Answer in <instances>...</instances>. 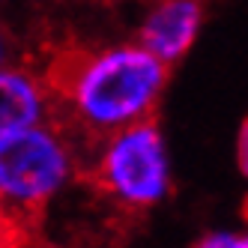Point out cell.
Listing matches in <instances>:
<instances>
[{
	"mask_svg": "<svg viewBox=\"0 0 248 248\" xmlns=\"http://www.w3.org/2000/svg\"><path fill=\"white\" fill-rule=\"evenodd\" d=\"M12 57V42H9V33L3 27V21H0V63H9Z\"/></svg>",
	"mask_w": 248,
	"mask_h": 248,
	"instance_id": "cell-8",
	"label": "cell"
},
{
	"mask_svg": "<svg viewBox=\"0 0 248 248\" xmlns=\"http://www.w3.org/2000/svg\"><path fill=\"white\" fill-rule=\"evenodd\" d=\"M206 24V0H150L140 15L138 42L168 66L183 63Z\"/></svg>",
	"mask_w": 248,
	"mask_h": 248,
	"instance_id": "cell-4",
	"label": "cell"
},
{
	"mask_svg": "<svg viewBox=\"0 0 248 248\" xmlns=\"http://www.w3.org/2000/svg\"><path fill=\"white\" fill-rule=\"evenodd\" d=\"M54 87L24 66L0 63V138L51 120Z\"/></svg>",
	"mask_w": 248,
	"mask_h": 248,
	"instance_id": "cell-5",
	"label": "cell"
},
{
	"mask_svg": "<svg viewBox=\"0 0 248 248\" xmlns=\"http://www.w3.org/2000/svg\"><path fill=\"white\" fill-rule=\"evenodd\" d=\"M170 69L138 39L72 54L54 75V96L75 126L105 138L153 120L170 84Z\"/></svg>",
	"mask_w": 248,
	"mask_h": 248,
	"instance_id": "cell-1",
	"label": "cell"
},
{
	"mask_svg": "<svg viewBox=\"0 0 248 248\" xmlns=\"http://www.w3.org/2000/svg\"><path fill=\"white\" fill-rule=\"evenodd\" d=\"M233 165H236L239 176L248 183V117L239 123L236 138H233Z\"/></svg>",
	"mask_w": 248,
	"mask_h": 248,
	"instance_id": "cell-7",
	"label": "cell"
},
{
	"mask_svg": "<svg viewBox=\"0 0 248 248\" xmlns=\"http://www.w3.org/2000/svg\"><path fill=\"white\" fill-rule=\"evenodd\" d=\"M201 248H248V227H212L198 239Z\"/></svg>",
	"mask_w": 248,
	"mask_h": 248,
	"instance_id": "cell-6",
	"label": "cell"
},
{
	"mask_svg": "<svg viewBox=\"0 0 248 248\" xmlns=\"http://www.w3.org/2000/svg\"><path fill=\"white\" fill-rule=\"evenodd\" d=\"M93 183L114 206L126 212H153L170 201L173 155L155 117L99 138Z\"/></svg>",
	"mask_w": 248,
	"mask_h": 248,
	"instance_id": "cell-2",
	"label": "cell"
},
{
	"mask_svg": "<svg viewBox=\"0 0 248 248\" xmlns=\"http://www.w3.org/2000/svg\"><path fill=\"white\" fill-rule=\"evenodd\" d=\"M78 155L51 120L0 138V212H39L72 186Z\"/></svg>",
	"mask_w": 248,
	"mask_h": 248,
	"instance_id": "cell-3",
	"label": "cell"
}]
</instances>
